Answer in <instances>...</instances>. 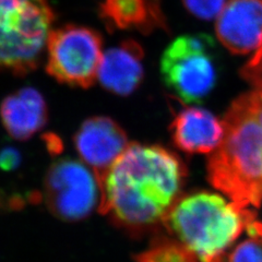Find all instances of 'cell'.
Wrapping results in <instances>:
<instances>
[{"instance_id":"cell-1","label":"cell","mask_w":262,"mask_h":262,"mask_svg":"<svg viewBox=\"0 0 262 262\" xmlns=\"http://www.w3.org/2000/svg\"><path fill=\"white\" fill-rule=\"evenodd\" d=\"M187 169L160 145L129 143L100 184L98 211L134 235L164 224L180 198Z\"/></svg>"},{"instance_id":"cell-2","label":"cell","mask_w":262,"mask_h":262,"mask_svg":"<svg viewBox=\"0 0 262 262\" xmlns=\"http://www.w3.org/2000/svg\"><path fill=\"white\" fill-rule=\"evenodd\" d=\"M223 122V138L208 162L210 184L243 208L262 206V126L250 92L237 97Z\"/></svg>"},{"instance_id":"cell-3","label":"cell","mask_w":262,"mask_h":262,"mask_svg":"<svg viewBox=\"0 0 262 262\" xmlns=\"http://www.w3.org/2000/svg\"><path fill=\"white\" fill-rule=\"evenodd\" d=\"M163 225L200 262H225L245 231L262 236V223L251 209L209 191L179 198Z\"/></svg>"},{"instance_id":"cell-4","label":"cell","mask_w":262,"mask_h":262,"mask_svg":"<svg viewBox=\"0 0 262 262\" xmlns=\"http://www.w3.org/2000/svg\"><path fill=\"white\" fill-rule=\"evenodd\" d=\"M48 0H0V73L37 68L54 22Z\"/></svg>"},{"instance_id":"cell-5","label":"cell","mask_w":262,"mask_h":262,"mask_svg":"<svg viewBox=\"0 0 262 262\" xmlns=\"http://www.w3.org/2000/svg\"><path fill=\"white\" fill-rule=\"evenodd\" d=\"M161 75L180 101L200 103L217 80L212 38L204 34L177 37L162 56Z\"/></svg>"},{"instance_id":"cell-6","label":"cell","mask_w":262,"mask_h":262,"mask_svg":"<svg viewBox=\"0 0 262 262\" xmlns=\"http://www.w3.org/2000/svg\"><path fill=\"white\" fill-rule=\"evenodd\" d=\"M102 37L92 29L66 26L52 31L47 42L48 75L60 83L88 89L103 58Z\"/></svg>"},{"instance_id":"cell-7","label":"cell","mask_w":262,"mask_h":262,"mask_svg":"<svg viewBox=\"0 0 262 262\" xmlns=\"http://www.w3.org/2000/svg\"><path fill=\"white\" fill-rule=\"evenodd\" d=\"M101 200L94 171L83 163L60 159L53 163L44 179V201L53 215L78 222L91 215Z\"/></svg>"},{"instance_id":"cell-8","label":"cell","mask_w":262,"mask_h":262,"mask_svg":"<svg viewBox=\"0 0 262 262\" xmlns=\"http://www.w3.org/2000/svg\"><path fill=\"white\" fill-rule=\"evenodd\" d=\"M75 145L80 158L94 171L98 184H101L129 142L126 133L116 121L95 116L81 125L75 136Z\"/></svg>"},{"instance_id":"cell-9","label":"cell","mask_w":262,"mask_h":262,"mask_svg":"<svg viewBox=\"0 0 262 262\" xmlns=\"http://www.w3.org/2000/svg\"><path fill=\"white\" fill-rule=\"evenodd\" d=\"M215 31L232 54L256 52L262 42V0H229L216 16Z\"/></svg>"},{"instance_id":"cell-10","label":"cell","mask_w":262,"mask_h":262,"mask_svg":"<svg viewBox=\"0 0 262 262\" xmlns=\"http://www.w3.org/2000/svg\"><path fill=\"white\" fill-rule=\"evenodd\" d=\"M223 122L202 107H186L171 122L174 144L187 153H212L223 138Z\"/></svg>"},{"instance_id":"cell-11","label":"cell","mask_w":262,"mask_h":262,"mask_svg":"<svg viewBox=\"0 0 262 262\" xmlns=\"http://www.w3.org/2000/svg\"><path fill=\"white\" fill-rule=\"evenodd\" d=\"M143 51L133 39L108 49L103 55L97 79L110 92L127 96L140 85L143 79Z\"/></svg>"},{"instance_id":"cell-12","label":"cell","mask_w":262,"mask_h":262,"mask_svg":"<svg viewBox=\"0 0 262 262\" xmlns=\"http://www.w3.org/2000/svg\"><path fill=\"white\" fill-rule=\"evenodd\" d=\"M0 117L7 133L16 140L24 141L45 126L47 106L37 90L23 88L3 101Z\"/></svg>"},{"instance_id":"cell-13","label":"cell","mask_w":262,"mask_h":262,"mask_svg":"<svg viewBox=\"0 0 262 262\" xmlns=\"http://www.w3.org/2000/svg\"><path fill=\"white\" fill-rule=\"evenodd\" d=\"M100 12L111 30L149 33L165 27L159 0H105Z\"/></svg>"},{"instance_id":"cell-14","label":"cell","mask_w":262,"mask_h":262,"mask_svg":"<svg viewBox=\"0 0 262 262\" xmlns=\"http://www.w3.org/2000/svg\"><path fill=\"white\" fill-rule=\"evenodd\" d=\"M136 262H199L193 253L177 239L157 237L150 247L135 256Z\"/></svg>"},{"instance_id":"cell-15","label":"cell","mask_w":262,"mask_h":262,"mask_svg":"<svg viewBox=\"0 0 262 262\" xmlns=\"http://www.w3.org/2000/svg\"><path fill=\"white\" fill-rule=\"evenodd\" d=\"M225 262H262V236H250L235 246Z\"/></svg>"},{"instance_id":"cell-16","label":"cell","mask_w":262,"mask_h":262,"mask_svg":"<svg viewBox=\"0 0 262 262\" xmlns=\"http://www.w3.org/2000/svg\"><path fill=\"white\" fill-rule=\"evenodd\" d=\"M186 9L195 18L212 20L216 18L225 6V0H183Z\"/></svg>"},{"instance_id":"cell-17","label":"cell","mask_w":262,"mask_h":262,"mask_svg":"<svg viewBox=\"0 0 262 262\" xmlns=\"http://www.w3.org/2000/svg\"><path fill=\"white\" fill-rule=\"evenodd\" d=\"M241 76L255 90L262 91V42L248 62L241 69Z\"/></svg>"},{"instance_id":"cell-18","label":"cell","mask_w":262,"mask_h":262,"mask_svg":"<svg viewBox=\"0 0 262 262\" xmlns=\"http://www.w3.org/2000/svg\"><path fill=\"white\" fill-rule=\"evenodd\" d=\"M21 155L14 147H6L0 151V168L4 170H12L19 166Z\"/></svg>"},{"instance_id":"cell-19","label":"cell","mask_w":262,"mask_h":262,"mask_svg":"<svg viewBox=\"0 0 262 262\" xmlns=\"http://www.w3.org/2000/svg\"><path fill=\"white\" fill-rule=\"evenodd\" d=\"M250 96H251L253 108H255L257 117L262 126V91H259V90H253V91H250Z\"/></svg>"}]
</instances>
